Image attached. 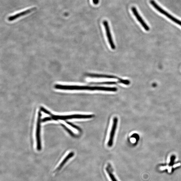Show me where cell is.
I'll return each mask as SVG.
<instances>
[{
  "label": "cell",
  "mask_w": 181,
  "mask_h": 181,
  "mask_svg": "<svg viewBox=\"0 0 181 181\" xmlns=\"http://www.w3.org/2000/svg\"><path fill=\"white\" fill-rule=\"evenodd\" d=\"M54 87L55 89L61 90H83L103 91L111 92H116L117 88L115 87H90L88 86H80L69 85L56 84Z\"/></svg>",
  "instance_id": "1"
},
{
  "label": "cell",
  "mask_w": 181,
  "mask_h": 181,
  "mask_svg": "<svg viewBox=\"0 0 181 181\" xmlns=\"http://www.w3.org/2000/svg\"><path fill=\"white\" fill-rule=\"evenodd\" d=\"M94 116L93 115H83V114H73V115L66 116L56 115L52 116L53 120H66L73 119H91Z\"/></svg>",
  "instance_id": "2"
},
{
  "label": "cell",
  "mask_w": 181,
  "mask_h": 181,
  "mask_svg": "<svg viewBox=\"0 0 181 181\" xmlns=\"http://www.w3.org/2000/svg\"><path fill=\"white\" fill-rule=\"evenodd\" d=\"M150 3L159 12L164 14V15L169 18L170 19H171L173 22H175V23L180 26H181V21L173 17L167 12H166L164 10L162 9L161 7L157 4L156 3L154 0H151Z\"/></svg>",
  "instance_id": "3"
},
{
  "label": "cell",
  "mask_w": 181,
  "mask_h": 181,
  "mask_svg": "<svg viewBox=\"0 0 181 181\" xmlns=\"http://www.w3.org/2000/svg\"><path fill=\"white\" fill-rule=\"evenodd\" d=\"M42 114L40 111L38 112L36 130V139L37 142V148L38 151L41 149V141L40 138L41 122Z\"/></svg>",
  "instance_id": "4"
},
{
  "label": "cell",
  "mask_w": 181,
  "mask_h": 181,
  "mask_svg": "<svg viewBox=\"0 0 181 181\" xmlns=\"http://www.w3.org/2000/svg\"><path fill=\"white\" fill-rule=\"evenodd\" d=\"M117 123V117H114L113 120L112 127L111 130L109 138L108 143V146L109 147H111L113 144V140L116 130Z\"/></svg>",
  "instance_id": "5"
},
{
  "label": "cell",
  "mask_w": 181,
  "mask_h": 181,
  "mask_svg": "<svg viewBox=\"0 0 181 181\" xmlns=\"http://www.w3.org/2000/svg\"><path fill=\"white\" fill-rule=\"evenodd\" d=\"M37 9L36 7H33L30 9L26 10L20 13H17L14 15L11 16L8 18V20L10 22H12L26 15L32 13L35 10Z\"/></svg>",
  "instance_id": "6"
},
{
  "label": "cell",
  "mask_w": 181,
  "mask_h": 181,
  "mask_svg": "<svg viewBox=\"0 0 181 181\" xmlns=\"http://www.w3.org/2000/svg\"><path fill=\"white\" fill-rule=\"evenodd\" d=\"M103 24L104 26L105 30L106 36L108 37V42L110 44L111 47L112 49H115V46L114 45L111 33L109 27L108 22L106 20H104L103 22Z\"/></svg>",
  "instance_id": "7"
},
{
  "label": "cell",
  "mask_w": 181,
  "mask_h": 181,
  "mask_svg": "<svg viewBox=\"0 0 181 181\" xmlns=\"http://www.w3.org/2000/svg\"><path fill=\"white\" fill-rule=\"evenodd\" d=\"M132 12L134 15L136 19L139 22V23L141 24V25L145 30L146 31H149L150 28L148 25L145 23V22L144 21L143 18H142L140 15L139 14L138 10L136 9L135 7H132Z\"/></svg>",
  "instance_id": "8"
},
{
  "label": "cell",
  "mask_w": 181,
  "mask_h": 181,
  "mask_svg": "<svg viewBox=\"0 0 181 181\" xmlns=\"http://www.w3.org/2000/svg\"><path fill=\"white\" fill-rule=\"evenodd\" d=\"M87 76L92 77H102V78L116 79H119L120 83L124 84L125 82L124 80L121 79L119 78V77L113 76L95 74H88Z\"/></svg>",
  "instance_id": "9"
},
{
  "label": "cell",
  "mask_w": 181,
  "mask_h": 181,
  "mask_svg": "<svg viewBox=\"0 0 181 181\" xmlns=\"http://www.w3.org/2000/svg\"><path fill=\"white\" fill-rule=\"evenodd\" d=\"M74 155V153L73 152H71L68 154V155L66 156L63 160L61 162L60 165L57 168V171H60V170L62 168L64 165L65 164L66 162L70 159V158L72 157Z\"/></svg>",
  "instance_id": "10"
},
{
  "label": "cell",
  "mask_w": 181,
  "mask_h": 181,
  "mask_svg": "<svg viewBox=\"0 0 181 181\" xmlns=\"http://www.w3.org/2000/svg\"><path fill=\"white\" fill-rule=\"evenodd\" d=\"M106 170L107 172H108L109 178L112 181H118L115 176H114L112 172L108 169L106 168Z\"/></svg>",
  "instance_id": "11"
},
{
  "label": "cell",
  "mask_w": 181,
  "mask_h": 181,
  "mask_svg": "<svg viewBox=\"0 0 181 181\" xmlns=\"http://www.w3.org/2000/svg\"><path fill=\"white\" fill-rule=\"evenodd\" d=\"M117 82H104L100 83H92L91 84H116Z\"/></svg>",
  "instance_id": "12"
},
{
  "label": "cell",
  "mask_w": 181,
  "mask_h": 181,
  "mask_svg": "<svg viewBox=\"0 0 181 181\" xmlns=\"http://www.w3.org/2000/svg\"><path fill=\"white\" fill-rule=\"evenodd\" d=\"M175 159V156L174 155H173L171 158V161L170 162L169 165L171 166L174 163V162Z\"/></svg>",
  "instance_id": "13"
},
{
  "label": "cell",
  "mask_w": 181,
  "mask_h": 181,
  "mask_svg": "<svg viewBox=\"0 0 181 181\" xmlns=\"http://www.w3.org/2000/svg\"><path fill=\"white\" fill-rule=\"evenodd\" d=\"M40 109L44 113H46L47 114H49V115H51V113L49 112V111H48L45 108H43V107H41V108Z\"/></svg>",
  "instance_id": "14"
},
{
  "label": "cell",
  "mask_w": 181,
  "mask_h": 181,
  "mask_svg": "<svg viewBox=\"0 0 181 181\" xmlns=\"http://www.w3.org/2000/svg\"><path fill=\"white\" fill-rule=\"evenodd\" d=\"M53 120L52 118V117H46L44 118L42 120V122H45L50 121Z\"/></svg>",
  "instance_id": "15"
},
{
  "label": "cell",
  "mask_w": 181,
  "mask_h": 181,
  "mask_svg": "<svg viewBox=\"0 0 181 181\" xmlns=\"http://www.w3.org/2000/svg\"><path fill=\"white\" fill-rule=\"evenodd\" d=\"M62 126H63V127L65 129V130L66 131H67L70 134H71L72 136L73 135V133L72 132V131H71L70 130H69V129L68 128L66 127L65 126V125L63 124H62Z\"/></svg>",
  "instance_id": "16"
},
{
  "label": "cell",
  "mask_w": 181,
  "mask_h": 181,
  "mask_svg": "<svg viewBox=\"0 0 181 181\" xmlns=\"http://www.w3.org/2000/svg\"><path fill=\"white\" fill-rule=\"evenodd\" d=\"M66 123H67L69 125H71V126L73 127V128H74L76 129H77V130H79V128H78V127H77L75 126V125H73L72 124L69 122H66Z\"/></svg>",
  "instance_id": "17"
}]
</instances>
